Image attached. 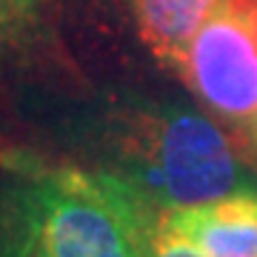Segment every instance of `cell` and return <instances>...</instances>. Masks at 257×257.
I'll return each mask as SVG.
<instances>
[{"label":"cell","instance_id":"1","mask_svg":"<svg viewBox=\"0 0 257 257\" xmlns=\"http://www.w3.org/2000/svg\"><path fill=\"white\" fill-rule=\"evenodd\" d=\"M152 209L128 177L37 169L12 194L3 246L12 257H149Z\"/></svg>","mask_w":257,"mask_h":257},{"label":"cell","instance_id":"2","mask_svg":"<svg viewBox=\"0 0 257 257\" xmlns=\"http://www.w3.org/2000/svg\"><path fill=\"white\" fill-rule=\"evenodd\" d=\"M152 206H192L257 186L209 117L157 111L138 138V175L128 177Z\"/></svg>","mask_w":257,"mask_h":257},{"label":"cell","instance_id":"3","mask_svg":"<svg viewBox=\"0 0 257 257\" xmlns=\"http://www.w3.org/2000/svg\"><path fill=\"white\" fill-rule=\"evenodd\" d=\"M177 69L211 114L234 123L257 117V43L223 0L192 35Z\"/></svg>","mask_w":257,"mask_h":257},{"label":"cell","instance_id":"4","mask_svg":"<svg viewBox=\"0 0 257 257\" xmlns=\"http://www.w3.org/2000/svg\"><path fill=\"white\" fill-rule=\"evenodd\" d=\"M155 231L206 257H257V186L209 203L169 206Z\"/></svg>","mask_w":257,"mask_h":257},{"label":"cell","instance_id":"5","mask_svg":"<svg viewBox=\"0 0 257 257\" xmlns=\"http://www.w3.org/2000/svg\"><path fill=\"white\" fill-rule=\"evenodd\" d=\"M135 26L149 52L166 66H180L183 52L200 23L220 0H128Z\"/></svg>","mask_w":257,"mask_h":257},{"label":"cell","instance_id":"6","mask_svg":"<svg viewBox=\"0 0 257 257\" xmlns=\"http://www.w3.org/2000/svg\"><path fill=\"white\" fill-rule=\"evenodd\" d=\"M149 257H206V254L192 246H186V243H180V240H175V237H166V234H157L155 231L152 246H149Z\"/></svg>","mask_w":257,"mask_h":257},{"label":"cell","instance_id":"7","mask_svg":"<svg viewBox=\"0 0 257 257\" xmlns=\"http://www.w3.org/2000/svg\"><path fill=\"white\" fill-rule=\"evenodd\" d=\"M223 3L243 20V26L248 29V35L257 43V0H223Z\"/></svg>","mask_w":257,"mask_h":257},{"label":"cell","instance_id":"8","mask_svg":"<svg viewBox=\"0 0 257 257\" xmlns=\"http://www.w3.org/2000/svg\"><path fill=\"white\" fill-rule=\"evenodd\" d=\"M0 257H12V254H9V248L3 246V243H0Z\"/></svg>","mask_w":257,"mask_h":257},{"label":"cell","instance_id":"9","mask_svg":"<svg viewBox=\"0 0 257 257\" xmlns=\"http://www.w3.org/2000/svg\"><path fill=\"white\" fill-rule=\"evenodd\" d=\"M6 3H9V0H0V15H3V9H6Z\"/></svg>","mask_w":257,"mask_h":257},{"label":"cell","instance_id":"10","mask_svg":"<svg viewBox=\"0 0 257 257\" xmlns=\"http://www.w3.org/2000/svg\"><path fill=\"white\" fill-rule=\"evenodd\" d=\"M254 123H257V117H254Z\"/></svg>","mask_w":257,"mask_h":257}]
</instances>
